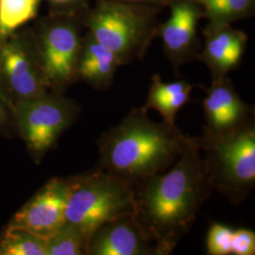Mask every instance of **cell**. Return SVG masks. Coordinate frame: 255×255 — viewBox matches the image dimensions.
<instances>
[{"label":"cell","mask_w":255,"mask_h":255,"mask_svg":"<svg viewBox=\"0 0 255 255\" xmlns=\"http://www.w3.org/2000/svg\"><path fill=\"white\" fill-rule=\"evenodd\" d=\"M133 218L159 255H171L212 192L196 138L164 173L133 184Z\"/></svg>","instance_id":"6da1fadb"},{"label":"cell","mask_w":255,"mask_h":255,"mask_svg":"<svg viewBox=\"0 0 255 255\" xmlns=\"http://www.w3.org/2000/svg\"><path fill=\"white\" fill-rule=\"evenodd\" d=\"M191 140L177 126L154 122L147 111L134 108L98 139V167L134 184L168 170Z\"/></svg>","instance_id":"7a4b0ae2"},{"label":"cell","mask_w":255,"mask_h":255,"mask_svg":"<svg viewBox=\"0 0 255 255\" xmlns=\"http://www.w3.org/2000/svg\"><path fill=\"white\" fill-rule=\"evenodd\" d=\"M196 141L212 189L235 205L245 201L255 185V120L224 133L203 129Z\"/></svg>","instance_id":"3957f363"},{"label":"cell","mask_w":255,"mask_h":255,"mask_svg":"<svg viewBox=\"0 0 255 255\" xmlns=\"http://www.w3.org/2000/svg\"><path fill=\"white\" fill-rule=\"evenodd\" d=\"M159 8L96 0L83 17L84 28L119 59L120 65L142 61L157 37Z\"/></svg>","instance_id":"277c9868"},{"label":"cell","mask_w":255,"mask_h":255,"mask_svg":"<svg viewBox=\"0 0 255 255\" xmlns=\"http://www.w3.org/2000/svg\"><path fill=\"white\" fill-rule=\"evenodd\" d=\"M66 221L90 239L93 233L110 220L133 215V183L97 167L90 172L67 178Z\"/></svg>","instance_id":"5b68a950"},{"label":"cell","mask_w":255,"mask_h":255,"mask_svg":"<svg viewBox=\"0 0 255 255\" xmlns=\"http://www.w3.org/2000/svg\"><path fill=\"white\" fill-rule=\"evenodd\" d=\"M29 30L36 46L49 91L64 94L76 83V67L82 46L83 19L52 14L36 18Z\"/></svg>","instance_id":"8992f818"},{"label":"cell","mask_w":255,"mask_h":255,"mask_svg":"<svg viewBox=\"0 0 255 255\" xmlns=\"http://www.w3.org/2000/svg\"><path fill=\"white\" fill-rule=\"evenodd\" d=\"M81 106L64 94L47 91L12 110L17 133L32 160L40 164L59 138L77 120Z\"/></svg>","instance_id":"52a82bcc"},{"label":"cell","mask_w":255,"mask_h":255,"mask_svg":"<svg viewBox=\"0 0 255 255\" xmlns=\"http://www.w3.org/2000/svg\"><path fill=\"white\" fill-rule=\"evenodd\" d=\"M49 91L29 27L0 43V98L9 109Z\"/></svg>","instance_id":"ba28073f"},{"label":"cell","mask_w":255,"mask_h":255,"mask_svg":"<svg viewBox=\"0 0 255 255\" xmlns=\"http://www.w3.org/2000/svg\"><path fill=\"white\" fill-rule=\"evenodd\" d=\"M168 7L170 16L158 24L157 37L161 38L164 53L177 71L182 64L199 61L201 47L198 25L204 11L193 0H173Z\"/></svg>","instance_id":"9c48e42d"},{"label":"cell","mask_w":255,"mask_h":255,"mask_svg":"<svg viewBox=\"0 0 255 255\" xmlns=\"http://www.w3.org/2000/svg\"><path fill=\"white\" fill-rule=\"evenodd\" d=\"M67 178L50 179L9 219L10 227L24 229L48 239L66 221Z\"/></svg>","instance_id":"30bf717a"},{"label":"cell","mask_w":255,"mask_h":255,"mask_svg":"<svg viewBox=\"0 0 255 255\" xmlns=\"http://www.w3.org/2000/svg\"><path fill=\"white\" fill-rule=\"evenodd\" d=\"M206 97L202 101L205 130L224 133L245 126L255 120V109L238 95L228 76L212 81L204 89Z\"/></svg>","instance_id":"8fae6325"},{"label":"cell","mask_w":255,"mask_h":255,"mask_svg":"<svg viewBox=\"0 0 255 255\" xmlns=\"http://www.w3.org/2000/svg\"><path fill=\"white\" fill-rule=\"evenodd\" d=\"M87 255H159L133 215L110 220L97 229Z\"/></svg>","instance_id":"7c38bea8"},{"label":"cell","mask_w":255,"mask_h":255,"mask_svg":"<svg viewBox=\"0 0 255 255\" xmlns=\"http://www.w3.org/2000/svg\"><path fill=\"white\" fill-rule=\"evenodd\" d=\"M204 46L199 61L209 69L212 81L228 76L240 64L245 53L248 35L230 24H211L204 27Z\"/></svg>","instance_id":"4fadbf2b"},{"label":"cell","mask_w":255,"mask_h":255,"mask_svg":"<svg viewBox=\"0 0 255 255\" xmlns=\"http://www.w3.org/2000/svg\"><path fill=\"white\" fill-rule=\"evenodd\" d=\"M119 59L85 29L76 67V82H82L98 91L107 90L114 82Z\"/></svg>","instance_id":"5bb4252c"},{"label":"cell","mask_w":255,"mask_h":255,"mask_svg":"<svg viewBox=\"0 0 255 255\" xmlns=\"http://www.w3.org/2000/svg\"><path fill=\"white\" fill-rule=\"evenodd\" d=\"M193 90L191 83L185 81L163 82L161 76L154 74L148 89L145 104L142 109L155 110L162 117L165 124L176 125V117L179 111L190 101Z\"/></svg>","instance_id":"9a60e30c"},{"label":"cell","mask_w":255,"mask_h":255,"mask_svg":"<svg viewBox=\"0 0 255 255\" xmlns=\"http://www.w3.org/2000/svg\"><path fill=\"white\" fill-rule=\"evenodd\" d=\"M43 0H0V43L34 21Z\"/></svg>","instance_id":"2e32d148"},{"label":"cell","mask_w":255,"mask_h":255,"mask_svg":"<svg viewBox=\"0 0 255 255\" xmlns=\"http://www.w3.org/2000/svg\"><path fill=\"white\" fill-rule=\"evenodd\" d=\"M204 11V17L211 24H232L252 16L255 0H193Z\"/></svg>","instance_id":"e0dca14e"},{"label":"cell","mask_w":255,"mask_h":255,"mask_svg":"<svg viewBox=\"0 0 255 255\" xmlns=\"http://www.w3.org/2000/svg\"><path fill=\"white\" fill-rule=\"evenodd\" d=\"M0 255H46V239L7 225L0 235Z\"/></svg>","instance_id":"ac0fdd59"},{"label":"cell","mask_w":255,"mask_h":255,"mask_svg":"<svg viewBox=\"0 0 255 255\" xmlns=\"http://www.w3.org/2000/svg\"><path fill=\"white\" fill-rule=\"evenodd\" d=\"M89 239L72 223L65 221L46 240V255H87Z\"/></svg>","instance_id":"d6986e66"},{"label":"cell","mask_w":255,"mask_h":255,"mask_svg":"<svg viewBox=\"0 0 255 255\" xmlns=\"http://www.w3.org/2000/svg\"><path fill=\"white\" fill-rule=\"evenodd\" d=\"M235 230L220 223H212L206 237V252L209 255H232Z\"/></svg>","instance_id":"ffe728a7"},{"label":"cell","mask_w":255,"mask_h":255,"mask_svg":"<svg viewBox=\"0 0 255 255\" xmlns=\"http://www.w3.org/2000/svg\"><path fill=\"white\" fill-rule=\"evenodd\" d=\"M47 4L48 13L74 15L83 19L91 8L90 0H43Z\"/></svg>","instance_id":"44dd1931"},{"label":"cell","mask_w":255,"mask_h":255,"mask_svg":"<svg viewBox=\"0 0 255 255\" xmlns=\"http://www.w3.org/2000/svg\"><path fill=\"white\" fill-rule=\"evenodd\" d=\"M232 255H255V233L254 231L243 228L235 230Z\"/></svg>","instance_id":"7402d4cb"},{"label":"cell","mask_w":255,"mask_h":255,"mask_svg":"<svg viewBox=\"0 0 255 255\" xmlns=\"http://www.w3.org/2000/svg\"><path fill=\"white\" fill-rule=\"evenodd\" d=\"M18 136L15 121L11 110L0 98V137Z\"/></svg>","instance_id":"603a6c76"},{"label":"cell","mask_w":255,"mask_h":255,"mask_svg":"<svg viewBox=\"0 0 255 255\" xmlns=\"http://www.w3.org/2000/svg\"><path fill=\"white\" fill-rule=\"evenodd\" d=\"M124 3H130V4H138V5H146L150 7H155L159 9H163L164 7H168V5L173 0H115Z\"/></svg>","instance_id":"cb8c5ba5"}]
</instances>
